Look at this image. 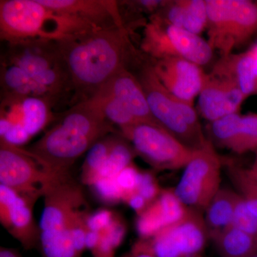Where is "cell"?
Here are the masks:
<instances>
[{
    "label": "cell",
    "instance_id": "31",
    "mask_svg": "<svg viewBox=\"0 0 257 257\" xmlns=\"http://www.w3.org/2000/svg\"><path fill=\"white\" fill-rule=\"evenodd\" d=\"M257 150V114L242 115L239 135L232 152L246 153Z\"/></svg>",
    "mask_w": 257,
    "mask_h": 257
},
{
    "label": "cell",
    "instance_id": "14",
    "mask_svg": "<svg viewBox=\"0 0 257 257\" xmlns=\"http://www.w3.org/2000/svg\"><path fill=\"white\" fill-rule=\"evenodd\" d=\"M8 45L9 50L2 62L18 66L32 78L65 65L59 42L37 40Z\"/></svg>",
    "mask_w": 257,
    "mask_h": 257
},
{
    "label": "cell",
    "instance_id": "16",
    "mask_svg": "<svg viewBox=\"0 0 257 257\" xmlns=\"http://www.w3.org/2000/svg\"><path fill=\"white\" fill-rule=\"evenodd\" d=\"M188 208L184 206L174 190H162L158 197L139 214L136 229L140 239L151 237L162 230L183 219Z\"/></svg>",
    "mask_w": 257,
    "mask_h": 257
},
{
    "label": "cell",
    "instance_id": "36",
    "mask_svg": "<svg viewBox=\"0 0 257 257\" xmlns=\"http://www.w3.org/2000/svg\"><path fill=\"white\" fill-rule=\"evenodd\" d=\"M116 215L113 211L106 209H99L92 214L89 213L87 220V229L101 233L111 224Z\"/></svg>",
    "mask_w": 257,
    "mask_h": 257
},
{
    "label": "cell",
    "instance_id": "29",
    "mask_svg": "<svg viewBox=\"0 0 257 257\" xmlns=\"http://www.w3.org/2000/svg\"><path fill=\"white\" fill-rule=\"evenodd\" d=\"M116 137L108 136L101 139L87 152L82 169V182L90 186L95 180L98 172L105 163Z\"/></svg>",
    "mask_w": 257,
    "mask_h": 257
},
{
    "label": "cell",
    "instance_id": "27",
    "mask_svg": "<svg viewBox=\"0 0 257 257\" xmlns=\"http://www.w3.org/2000/svg\"><path fill=\"white\" fill-rule=\"evenodd\" d=\"M50 106L42 98L28 97L21 100V124L32 137L41 132L48 123Z\"/></svg>",
    "mask_w": 257,
    "mask_h": 257
},
{
    "label": "cell",
    "instance_id": "10",
    "mask_svg": "<svg viewBox=\"0 0 257 257\" xmlns=\"http://www.w3.org/2000/svg\"><path fill=\"white\" fill-rule=\"evenodd\" d=\"M50 172L26 149L0 140V183L35 205L43 197Z\"/></svg>",
    "mask_w": 257,
    "mask_h": 257
},
{
    "label": "cell",
    "instance_id": "28",
    "mask_svg": "<svg viewBox=\"0 0 257 257\" xmlns=\"http://www.w3.org/2000/svg\"><path fill=\"white\" fill-rule=\"evenodd\" d=\"M91 99L99 106L106 119L111 124L117 125L121 131L139 122L124 104L114 96L97 92Z\"/></svg>",
    "mask_w": 257,
    "mask_h": 257
},
{
    "label": "cell",
    "instance_id": "34",
    "mask_svg": "<svg viewBox=\"0 0 257 257\" xmlns=\"http://www.w3.org/2000/svg\"><path fill=\"white\" fill-rule=\"evenodd\" d=\"M140 171L133 164L124 169L116 177V182L124 196V202L128 197L137 192Z\"/></svg>",
    "mask_w": 257,
    "mask_h": 257
},
{
    "label": "cell",
    "instance_id": "11",
    "mask_svg": "<svg viewBox=\"0 0 257 257\" xmlns=\"http://www.w3.org/2000/svg\"><path fill=\"white\" fill-rule=\"evenodd\" d=\"M34 206L18 192L0 184V222L25 250L40 246V225L34 218Z\"/></svg>",
    "mask_w": 257,
    "mask_h": 257
},
{
    "label": "cell",
    "instance_id": "43",
    "mask_svg": "<svg viewBox=\"0 0 257 257\" xmlns=\"http://www.w3.org/2000/svg\"><path fill=\"white\" fill-rule=\"evenodd\" d=\"M255 162L257 163V150H256V160H255Z\"/></svg>",
    "mask_w": 257,
    "mask_h": 257
},
{
    "label": "cell",
    "instance_id": "41",
    "mask_svg": "<svg viewBox=\"0 0 257 257\" xmlns=\"http://www.w3.org/2000/svg\"><path fill=\"white\" fill-rule=\"evenodd\" d=\"M126 257H156L152 255L145 254V253H140V254L128 255Z\"/></svg>",
    "mask_w": 257,
    "mask_h": 257
},
{
    "label": "cell",
    "instance_id": "24",
    "mask_svg": "<svg viewBox=\"0 0 257 257\" xmlns=\"http://www.w3.org/2000/svg\"><path fill=\"white\" fill-rule=\"evenodd\" d=\"M212 240L222 257H251L257 251V239L233 226Z\"/></svg>",
    "mask_w": 257,
    "mask_h": 257
},
{
    "label": "cell",
    "instance_id": "7",
    "mask_svg": "<svg viewBox=\"0 0 257 257\" xmlns=\"http://www.w3.org/2000/svg\"><path fill=\"white\" fill-rule=\"evenodd\" d=\"M142 50L155 60L181 58L203 67L211 62L214 50L200 35L170 25L153 15L145 25Z\"/></svg>",
    "mask_w": 257,
    "mask_h": 257
},
{
    "label": "cell",
    "instance_id": "22",
    "mask_svg": "<svg viewBox=\"0 0 257 257\" xmlns=\"http://www.w3.org/2000/svg\"><path fill=\"white\" fill-rule=\"evenodd\" d=\"M239 195L229 189L221 188L211 199L204 212L209 238L213 239L231 227Z\"/></svg>",
    "mask_w": 257,
    "mask_h": 257
},
{
    "label": "cell",
    "instance_id": "38",
    "mask_svg": "<svg viewBox=\"0 0 257 257\" xmlns=\"http://www.w3.org/2000/svg\"><path fill=\"white\" fill-rule=\"evenodd\" d=\"M125 203L127 204L128 207L133 209L138 215L141 214L149 205L146 199L137 192L128 197L125 201Z\"/></svg>",
    "mask_w": 257,
    "mask_h": 257
},
{
    "label": "cell",
    "instance_id": "1",
    "mask_svg": "<svg viewBox=\"0 0 257 257\" xmlns=\"http://www.w3.org/2000/svg\"><path fill=\"white\" fill-rule=\"evenodd\" d=\"M127 43L124 28L93 30L59 42L78 103L91 99L126 67Z\"/></svg>",
    "mask_w": 257,
    "mask_h": 257
},
{
    "label": "cell",
    "instance_id": "15",
    "mask_svg": "<svg viewBox=\"0 0 257 257\" xmlns=\"http://www.w3.org/2000/svg\"><path fill=\"white\" fill-rule=\"evenodd\" d=\"M64 14L75 17L98 30L123 27L117 2L112 0H39Z\"/></svg>",
    "mask_w": 257,
    "mask_h": 257
},
{
    "label": "cell",
    "instance_id": "23",
    "mask_svg": "<svg viewBox=\"0 0 257 257\" xmlns=\"http://www.w3.org/2000/svg\"><path fill=\"white\" fill-rule=\"evenodd\" d=\"M208 37L213 50L221 57L231 54L229 45L230 0H207Z\"/></svg>",
    "mask_w": 257,
    "mask_h": 257
},
{
    "label": "cell",
    "instance_id": "25",
    "mask_svg": "<svg viewBox=\"0 0 257 257\" xmlns=\"http://www.w3.org/2000/svg\"><path fill=\"white\" fill-rule=\"evenodd\" d=\"M229 176L236 187V192L257 217V163L250 169L230 167Z\"/></svg>",
    "mask_w": 257,
    "mask_h": 257
},
{
    "label": "cell",
    "instance_id": "18",
    "mask_svg": "<svg viewBox=\"0 0 257 257\" xmlns=\"http://www.w3.org/2000/svg\"><path fill=\"white\" fill-rule=\"evenodd\" d=\"M211 72L233 81L247 98L257 94V56L251 49L221 57Z\"/></svg>",
    "mask_w": 257,
    "mask_h": 257
},
{
    "label": "cell",
    "instance_id": "33",
    "mask_svg": "<svg viewBox=\"0 0 257 257\" xmlns=\"http://www.w3.org/2000/svg\"><path fill=\"white\" fill-rule=\"evenodd\" d=\"M231 226L257 239V217L248 209L246 202L240 196L235 207Z\"/></svg>",
    "mask_w": 257,
    "mask_h": 257
},
{
    "label": "cell",
    "instance_id": "30",
    "mask_svg": "<svg viewBox=\"0 0 257 257\" xmlns=\"http://www.w3.org/2000/svg\"><path fill=\"white\" fill-rule=\"evenodd\" d=\"M242 115L239 113L227 115L211 122V140L219 146L233 151L236 145Z\"/></svg>",
    "mask_w": 257,
    "mask_h": 257
},
{
    "label": "cell",
    "instance_id": "40",
    "mask_svg": "<svg viewBox=\"0 0 257 257\" xmlns=\"http://www.w3.org/2000/svg\"><path fill=\"white\" fill-rule=\"evenodd\" d=\"M0 257H23L16 248L1 246Z\"/></svg>",
    "mask_w": 257,
    "mask_h": 257
},
{
    "label": "cell",
    "instance_id": "13",
    "mask_svg": "<svg viewBox=\"0 0 257 257\" xmlns=\"http://www.w3.org/2000/svg\"><path fill=\"white\" fill-rule=\"evenodd\" d=\"M246 98L233 81L211 72L207 74L199 94V112L203 118L212 122L239 113Z\"/></svg>",
    "mask_w": 257,
    "mask_h": 257
},
{
    "label": "cell",
    "instance_id": "21",
    "mask_svg": "<svg viewBox=\"0 0 257 257\" xmlns=\"http://www.w3.org/2000/svg\"><path fill=\"white\" fill-rule=\"evenodd\" d=\"M229 44L234 47L247 42L257 32V3L248 0H230Z\"/></svg>",
    "mask_w": 257,
    "mask_h": 257
},
{
    "label": "cell",
    "instance_id": "4",
    "mask_svg": "<svg viewBox=\"0 0 257 257\" xmlns=\"http://www.w3.org/2000/svg\"><path fill=\"white\" fill-rule=\"evenodd\" d=\"M96 30L80 19L47 8L39 0L0 1V37L8 44L62 42Z\"/></svg>",
    "mask_w": 257,
    "mask_h": 257
},
{
    "label": "cell",
    "instance_id": "32",
    "mask_svg": "<svg viewBox=\"0 0 257 257\" xmlns=\"http://www.w3.org/2000/svg\"><path fill=\"white\" fill-rule=\"evenodd\" d=\"M89 187L96 198L104 204H115L124 202V196L118 185L116 177L96 179Z\"/></svg>",
    "mask_w": 257,
    "mask_h": 257
},
{
    "label": "cell",
    "instance_id": "12",
    "mask_svg": "<svg viewBox=\"0 0 257 257\" xmlns=\"http://www.w3.org/2000/svg\"><path fill=\"white\" fill-rule=\"evenodd\" d=\"M152 65L161 83L172 95L193 104L207 78L202 67L181 58L155 60Z\"/></svg>",
    "mask_w": 257,
    "mask_h": 257
},
{
    "label": "cell",
    "instance_id": "5",
    "mask_svg": "<svg viewBox=\"0 0 257 257\" xmlns=\"http://www.w3.org/2000/svg\"><path fill=\"white\" fill-rule=\"evenodd\" d=\"M135 76L157 124L191 150L202 148L208 139L193 104L172 95L157 77L152 64H142Z\"/></svg>",
    "mask_w": 257,
    "mask_h": 257
},
{
    "label": "cell",
    "instance_id": "19",
    "mask_svg": "<svg viewBox=\"0 0 257 257\" xmlns=\"http://www.w3.org/2000/svg\"><path fill=\"white\" fill-rule=\"evenodd\" d=\"M155 15L170 25L200 35L207 27V0L166 2Z\"/></svg>",
    "mask_w": 257,
    "mask_h": 257
},
{
    "label": "cell",
    "instance_id": "39",
    "mask_svg": "<svg viewBox=\"0 0 257 257\" xmlns=\"http://www.w3.org/2000/svg\"><path fill=\"white\" fill-rule=\"evenodd\" d=\"M100 238V233L87 230V235H86V248L87 249L92 252L97 246Z\"/></svg>",
    "mask_w": 257,
    "mask_h": 257
},
{
    "label": "cell",
    "instance_id": "6",
    "mask_svg": "<svg viewBox=\"0 0 257 257\" xmlns=\"http://www.w3.org/2000/svg\"><path fill=\"white\" fill-rule=\"evenodd\" d=\"M209 239L202 211L188 208L183 219L151 237L134 243L128 255L200 257Z\"/></svg>",
    "mask_w": 257,
    "mask_h": 257
},
{
    "label": "cell",
    "instance_id": "26",
    "mask_svg": "<svg viewBox=\"0 0 257 257\" xmlns=\"http://www.w3.org/2000/svg\"><path fill=\"white\" fill-rule=\"evenodd\" d=\"M135 155L136 153L133 147L127 140L116 137L109 156L98 172L94 182L98 179L115 178L117 177L121 171L133 164Z\"/></svg>",
    "mask_w": 257,
    "mask_h": 257
},
{
    "label": "cell",
    "instance_id": "20",
    "mask_svg": "<svg viewBox=\"0 0 257 257\" xmlns=\"http://www.w3.org/2000/svg\"><path fill=\"white\" fill-rule=\"evenodd\" d=\"M1 83L8 100L21 101L25 98L38 97L54 104L46 88L32 78L18 66L2 62Z\"/></svg>",
    "mask_w": 257,
    "mask_h": 257
},
{
    "label": "cell",
    "instance_id": "42",
    "mask_svg": "<svg viewBox=\"0 0 257 257\" xmlns=\"http://www.w3.org/2000/svg\"><path fill=\"white\" fill-rule=\"evenodd\" d=\"M251 257H257V251L256 253H253V254L252 255V256H251Z\"/></svg>",
    "mask_w": 257,
    "mask_h": 257
},
{
    "label": "cell",
    "instance_id": "35",
    "mask_svg": "<svg viewBox=\"0 0 257 257\" xmlns=\"http://www.w3.org/2000/svg\"><path fill=\"white\" fill-rule=\"evenodd\" d=\"M162 190L159 187L155 177L150 172H140L137 193L143 196L148 204L155 201Z\"/></svg>",
    "mask_w": 257,
    "mask_h": 257
},
{
    "label": "cell",
    "instance_id": "3",
    "mask_svg": "<svg viewBox=\"0 0 257 257\" xmlns=\"http://www.w3.org/2000/svg\"><path fill=\"white\" fill-rule=\"evenodd\" d=\"M42 197L39 224L42 257H82L73 241L76 225L90 213L82 186L70 173L52 175Z\"/></svg>",
    "mask_w": 257,
    "mask_h": 257
},
{
    "label": "cell",
    "instance_id": "9",
    "mask_svg": "<svg viewBox=\"0 0 257 257\" xmlns=\"http://www.w3.org/2000/svg\"><path fill=\"white\" fill-rule=\"evenodd\" d=\"M121 132L136 155L156 170L184 168L197 151L186 147L158 124L138 122Z\"/></svg>",
    "mask_w": 257,
    "mask_h": 257
},
{
    "label": "cell",
    "instance_id": "37",
    "mask_svg": "<svg viewBox=\"0 0 257 257\" xmlns=\"http://www.w3.org/2000/svg\"><path fill=\"white\" fill-rule=\"evenodd\" d=\"M31 138V135L28 133L23 124L16 123L13 124V127L10 128L4 137L0 138V140H3L10 145L20 147V145L28 143Z\"/></svg>",
    "mask_w": 257,
    "mask_h": 257
},
{
    "label": "cell",
    "instance_id": "2",
    "mask_svg": "<svg viewBox=\"0 0 257 257\" xmlns=\"http://www.w3.org/2000/svg\"><path fill=\"white\" fill-rule=\"evenodd\" d=\"M92 99L80 101L66 111L58 123L27 150L52 175L70 173L83 154L114 133Z\"/></svg>",
    "mask_w": 257,
    "mask_h": 257
},
{
    "label": "cell",
    "instance_id": "17",
    "mask_svg": "<svg viewBox=\"0 0 257 257\" xmlns=\"http://www.w3.org/2000/svg\"><path fill=\"white\" fill-rule=\"evenodd\" d=\"M98 92L114 96L121 101L139 122L158 124L152 116L141 84L126 67L115 74Z\"/></svg>",
    "mask_w": 257,
    "mask_h": 257
},
{
    "label": "cell",
    "instance_id": "8",
    "mask_svg": "<svg viewBox=\"0 0 257 257\" xmlns=\"http://www.w3.org/2000/svg\"><path fill=\"white\" fill-rule=\"evenodd\" d=\"M222 162L214 144L208 139L197 150L176 186L174 192L190 209L204 211L221 189Z\"/></svg>",
    "mask_w": 257,
    "mask_h": 257
}]
</instances>
